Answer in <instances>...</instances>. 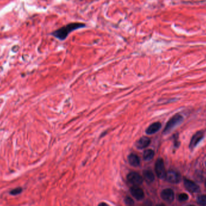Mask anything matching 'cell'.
Returning <instances> with one entry per match:
<instances>
[{"mask_svg": "<svg viewBox=\"0 0 206 206\" xmlns=\"http://www.w3.org/2000/svg\"><path fill=\"white\" fill-rule=\"evenodd\" d=\"M85 27L86 24L82 22H71L54 31L51 33V35L53 36L60 41H64L73 31Z\"/></svg>", "mask_w": 206, "mask_h": 206, "instance_id": "1", "label": "cell"}, {"mask_svg": "<svg viewBox=\"0 0 206 206\" xmlns=\"http://www.w3.org/2000/svg\"><path fill=\"white\" fill-rule=\"evenodd\" d=\"M183 120V117L180 114H175L167 123L163 131V133L166 134L170 133L173 129L179 125Z\"/></svg>", "mask_w": 206, "mask_h": 206, "instance_id": "2", "label": "cell"}, {"mask_svg": "<svg viewBox=\"0 0 206 206\" xmlns=\"http://www.w3.org/2000/svg\"><path fill=\"white\" fill-rule=\"evenodd\" d=\"M127 180L130 184H132L133 186H138L140 184H142L144 179L143 177L142 176L139 174L135 172H132L127 175Z\"/></svg>", "mask_w": 206, "mask_h": 206, "instance_id": "3", "label": "cell"}, {"mask_svg": "<svg viewBox=\"0 0 206 206\" xmlns=\"http://www.w3.org/2000/svg\"><path fill=\"white\" fill-rule=\"evenodd\" d=\"M155 171L157 176L161 179L165 178L166 172L165 167L164 161L162 158H159L156 161L155 164Z\"/></svg>", "mask_w": 206, "mask_h": 206, "instance_id": "4", "label": "cell"}, {"mask_svg": "<svg viewBox=\"0 0 206 206\" xmlns=\"http://www.w3.org/2000/svg\"><path fill=\"white\" fill-rule=\"evenodd\" d=\"M165 178L170 183L176 184L180 183L182 179V176L180 174L174 171H169L166 172Z\"/></svg>", "mask_w": 206, "mask_h": 206, "instance_id": "5", "label": "cell"}, {"mask_svg": "<svg viewBox=\"0 0 206 206\" xmlns=\"http://www.w3.org/2000/svg\"><path fill=\"white\" fill-rule=\"evenodd\" d=\"M184 185L186 189L190 192L197 193L200 191V187L195 182L191 181L190 179L185 178Z\"/></svg>", "mask_w": 206, "mask_h": 206, "instance_id": "6", "label": "cell"}, {"mask_svg": "<svg viewBox=\"0 0 206 206\" xmlns=\"http://www.w3.org/2000/svg\"><path fill=\"white\" fill-rule=\"evenodd\" d=\"M162 198L168 202H171L174 200V192L171 189H165L161 193Z\"/></svg>", "mask_w": 206, "mask_h": 206, "instance_id": "7", "label": "cell"}, {"mask_svg": "<svg viewBox=\"0 0 206 206\" xmlns=\"http://www.w3.org/2000/svg\"><path fill=\"white\" fill-rule=\"evenodd\" d=\"M204 137V133L202 131H198L197 132L194 136L192 137L190 145H189V148L191 149H194L197 146V145L202 140V139Z\"/></svg>", "mask_w": 206, "mask_h": 206, "instance_id": "8", "label": "cell"}, {"mask_svg": "<svg viewBox=\"0 0 206 206\" xmlns=\"http://www.w3.org/2000/svg\"><path fill=\"white\" fill-rule=\"evenodd\" d=\"M130 192L132 196L137 200H141L144 198L145 194L144 190L138 186H134L130 189Z\"/></svg>", "mask_w": 206, "mask_h": 206, "instance_id": "9", "label": "cell"}, {"mask_svg": "<svg viewBox=\"0 0 206 206\" xmlns=\"http://www.w3.org/2000/svg\"><path fill=\"white\" fill-rule=\"evenodd\" d=\"M151 143V140L147 137H141L136 142V146L138 149H142L147 148Z\"/></svg>", "mask_w": 206, "mask_h": 206, "instance_id": "10", "label": "cell"}, {"mask_svg": "<svg viewBox=\"0 0 206 206\" xmlns=\"http://www.w3.org/2000/svg\"><path fill=\"white\" fill-rule=\"evenodd\" d=\"M162 127V125L160 122H155L151 124L146 130L147 134H153L158 132Z\"/></svg>", "mask_w": 206, "mask_h": 206, "instance_id": "11", "label": "cell"}, {"mask_svg": "<svg viewBox=\"0 0 206 206\" xmlns=\"http://www.w3.org/2000/svg\"><path fill=\"white\" fill-rule=\"evenodd\" d=\"M128 161L130 165L134 166V167H137L139 166L140 163V160L139 157L134 153H131L128 156Z\"/></svg>", "mask_w": 206, "mask_h": 206, "instance_id": "12", "label": "cell"}, {"mask_svg": "<svg viewBox=\"0 0 206 206\" xmlns=\"http://www.w3.org/2000/svg\"><path fill=\"white\" fill-rule=\"evenodd\" d=\"M143 175H144V179L148 183H152L154 180V178H155L154 174L152 172V171H149V170L145 171L144 172Z\"/></svg>", "mask_w": 206, "mask_h": 206, "instance_id": "13", "label": "cell"}, {"mask_svg": "<svg viewBox=\"0 0 206 206\" xmlns=\"http://www.w3.org/2000/svg\"><path fill=\"white\" fill-rule=\"evenodd\" d=\"M154 156V152L152 149H147L144 152V159L145 161L151 160Z\"/></svg>", "mask_w": 206, "mask_h": 206, "instance_id": "14", "label": "cell"}, {"mask_svg": "<svg viewBox=\"0 0 206 206\" xmlns=\"http://www.w3.org/2000/svg\"><path fill=\"white\" fill-rule=\"evenodd\" d=\"M22 191H23V189L22 187H16L15 189H12L11 190H10V194L11 195L16 196V195H18L21 194Z\"/></svg>", "mask_w": 206, "mask_h": 206, "instance_id": "15", "label": "cell"}, {"mask_svg": "<svg viewBox=\"0 0 206 206\" xmlns=\"http://www.w3.org/2000/svg\"><path fill=\"white\" fill-rule=\"evenodd\" d=\"M197 202L200 205H206V195L199 196L197 198Z\"/></svg>", "mask_w": 206, "mask_h": 206, "instance_id": "16", "label": "cell"}, {"mask_svg": "<svg viewBox=\"0 0 206 206\" xmlns=\"http://www.w3.org/2000/svg\"><path fill=\"white\" fill-rule=\"evenodd\" d=\"M178 200L180 201H185L188 200V195L185 193H182L178 195Z\"/></svg>", "mask_w": 206, "mask_h": 206, "instance_id": "17", "label": "cell"}, {"mask_svg": "<svg viewBox=\"0 0 206 206\" xmlns=\"http://www.w3.org/2000/svg\"><path fill=\"white\" fill-rule=\"evenodd\" d=\"M125 202L126 204L127 205H133L134 204V201L132 200V198H131L130 197H127L125 199Z\"/></svg>", "mask_w": 206, "mask_h": 206, "instance_id": "18", "label": "cell"}, {"mask_svg": "<svg viewBox=\"0 0 206 206\" xmlns=\"http://www.w3.org/2000/svg\"><path fill=\"white\" fill-rule=\"evenodd\" d=\"M205 187H206V182H205Z\"/></svg>", "mask_w": 206, "mask_h": 206, "instance_id": "19", "label": "cell"}]
</instances>
